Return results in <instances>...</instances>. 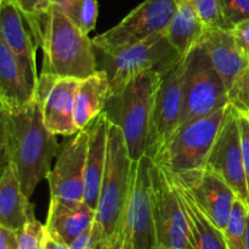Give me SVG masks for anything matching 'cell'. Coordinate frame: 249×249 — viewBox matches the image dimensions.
<instances>
[{
	"mask_svg": "<svg viewBox=\"0 0 249 249\" xmlns=\"http://www.w3.org/2000/svg\"><path fill=\"white\" fill-rule=\"evenodd\" d=\"M2 165L11 164L24 194L31 198L46 179L58 151L55 134L45 125L36 100L19 107L0 106Z\"/></svg>",
	"mask_w": 249,
	"mask_h": 249,
	"instance_id": "1",
	"label": "cell"
},
{
	"mask_svg": "<svg viewBox=\"0 0 249 249\" xmlns=\"http://www.w3.org/2000/svg\"><path fill=\"white\" fill-rule=\"evenodd\" d=\"M27 23L43 50L41 73L84 79L99 70L92 39L57 6Z\"/></svg>",
	"mask_w": 249,
	"mask_h": 249,
	"instance_id": "2",
	"label": "cell"
},
{
	"mask_svg": "<svg viewBox=\"0 0 249 249\" xmlns=\"http://www.w3.org/2000/svg\"><path fill=\"white\" fill-rule=\"evenodd\" d=\"M163 74L157 71L141 73L107 100L104 112L108 121L123 131L133 162L147 152L153 102Z\"/></svg>",
	"mask_w": 249,
	"mask_h": 249,
	"instance_id": "3",
	"label": "cell"
},
{
	"mask_svg": "<svg viewBox=\"0 0 249 249\" xmlns=\"http://www.w3.org/2000/svg\"><path fill=\"white\" fill-rule=\"evenodd\" d=\"M133 165L123 131L111 123L106 167L96 208V220L101 224L111 243L116 242L123 233Z\"/></svg>",
	"mask_w": 249,
	"mask_h": 249,
	"instance_id": "4",
	"label": "cell"
},
{
	"mask_svg": "<svg viewBox=\"0 0 249 249\" xmlns=\"http://www.w3.org/2000/svg\"><path fill=\"white\" fill-rule=\"evenodd\" d=\"M229 109L230 102L208 116L178 128L151 160L170 174L206 168L208 156L225 123Z\"/></svg>",
	"mask_w": 249,
	"mask_h": 249,
	"instance_id": "5",
	"label": "cell"
},
{
	"mask_svg": "<svg viewBox=\"0 0 249 249\" xmlns=\"http://www.w3.org/2000/svg\"><path fill=\"white\" fill-rule=\"evenodd\" d=\"M96 53H100L99 70H104L111 82V94L118 92L141 73L148 71L165 73L184 57L170 44L167 32L125 48Z\"/></svg>",
	"mask_w": 249,
	"mask_h": 249,
	"instance_id": "6",
	"label": "cell"
},
{
	"mask_svg": "<svg viewBox=\"0 0 249 249\" xmlns=\"http://www.w3.org/2000/svg\"><path fill=\"white\" fill-rule=\"evenodd\" d=\"M229 104V90L212 65L206 50L197 44L185 56L184 108L180 126L202 118Z\"/></svg>",
	"mask_w": 249,
	"mask_h": 249,
	"instance_id": "7",
	"label": "cell"
},
{
	"mask_svg": "<svg viewBox=\"0 0 249 249\" xmlns=\"http://www.w3.org/2000/svg\"><path fill=\"white\" fill-rule=\"evenodd\" d=\"M152 202L160 249H195L189 220L170 175L152 160Z\"/></svg>",
	"mask_w": 249,
	"mask_h": 249,
	"instance_id": "8",
	"label": "cell"
},
{
	"mask_svg": "<svg viewBox=\"0 0 249 249\" xmlns=\"http://www.w3.org/2000/svg\"><path fill=\"white\" fill-rule=\"evenodd\" d=\"M177 2L175 0H145L129 12L117 26L92 39L96 51H111L146 40L167 32Z\"/></svg>",
	"mask_w": 249,
	"mask_h": 249,
	"instance_id": "9",
	"label": "cell"
},
{
	"mask_svg": "<svg viewBox=\"0 0 249 249\" xmlns=\"http://www.w3.org/2000/svg\"><path fill=\"white\" fill-rule=\"evenodd\" d=\"M151 164L152 160L145 155L133 165L123 228L131 249H160L153 214Z\"/></svg>",
	"mask_w": 249,
	"mask_h": 249,
	"instance_id": "10",
	"label": "cell"
},
{
	"mask_svg": "<svg viewBox=\"0 0 249 249\" xmlns=\"http://www.w3.org/2000/svg\"><path fill=\"white\" fill-rule=\"evenodd\" d=\"M184 70L185 56L163 74L156 91L146 152L151 158L179 128L184 108Z\"/></svg>",
	"mask_w": 249,
	"mask_h": 249,
	"instance_id": "11",
	"label": "cell"
},
{
	"mask_svg": "<svg viewBox=\"0 0 249 249\" xmlns=\"http://www.w3.org/2000/svg\"><path fill=\"white\" fill-rule=\"evenodd\" d=\"M88 141L89 125L60 143L55 165L46 177L51 199L66 203L83 202Z\"/></svg>",
	"mask_w": 249,
	"mask_h": 249,
	"instance_id": "12",
	"label": "cell"
},
{
	"mask_svg": "<svg viewBox=\"0 0 249 249\" xmlns=\"http://www.w3.org/2000/svg\"><path fill=\"white\" fill-rule=\"evenodd\" d=\"M80 80L74 77L39 74L34 100L40 106L46 128L55 135L67 138L79 131L74 122V99Z\"/></svg>",
	"mask_w": 249,
	"mask_h": 249,
	"instance_id": "13",
	"label": "cell"
},
{
	"mask_svg": "<svg viewBox=\"0 0 249 249\" xmlns=\"http://www.w3.org/2000/svg\"><path fill=\"white\" fill-rule=\"evenodd\" d=\"M170 175L187 190L209 220L221 231L225 230L233 204L238 198L235 190L208 168Z\"/></svg>",
	"mask_w": 249,
	"mask_h": 249,
	"instance_id": "14",
	"label": "cell"
},
{
	"mask_svg": "<svg viewBox=\"0 0 249 249\" xmlns=\"http://www.w3.org/2000/svg\"><path fill=\"white\" fill-rule=\"evenodd\" d=\"M206 168L220 175L249 207L247 179L242 157L240 114L230 104L228 117L212 147Z\"/></svg>",
	"mask_w": 249,
	"mask_h": 249,
	"instance_id": "15",
	"label": "cell"
},
{
	"mask_svg": "<svg viewBox=\"0 0 249 249\" xmlns=\"http://www.w3.org/2000/svg\"><path fill=\"white\" fill-rule=\"evenodd\" d=\"M0 40L16 56L36 90L39 80L36 60L38 44L23 14L12 0H0Z\"/></svg>",
	"mask_w": 249,
	"mask_h": 249,
	"instance_id": "16",
	"label": "cell"
},
{
	"mask_svg": "<svg viewBox=\"0 0 249 249\" xmlns=\"http://www.w3.org/2000/svg\"><path fill=\"white\" fill-rule=\"evenodd\" d=\"M201 44L212 65L225 83L228 90L249 66V60L236 44L231 29L207 27Z\"/></svg>",
	"mask_w": 249,
	"mask_h": 249,
	"instance_id": "17",
	"label": "cell"
},
{
	"mask_svg": "<svg viewBox=\"0 0 249 249\" xmlns=\"http://www.w3.org/2000/svg\"><path fill=\"white\" fill-rule=\"evenodd\" d=\"M111 122L106 113H100L89 124L87 162H85V185L83 202L96 211L99 203L102 178L106 167L107 146Z\"/></svg>",
	"mask_w": 249,
	"mask_h": 249,
	"instance_id": "18",
	"label": "cell"
},
{
	"mask_svg": "<svg viewBox=\"0 0 249 249\" xmlns=\"http://www.w3.org/2000/svg\"><path fill=\"white\" fill-rule=\"evenodd\" d=\"M96 220V211L85 202L66 203L51 199L46 215V231L70 246Z\"/></svg>",
	"mask_w": 249,
	"mask_h": 249,
	"instance_id": "19",
	"label": "cell"
},
{
	"mask_svg": "<svg viewBox=\"0 0 249 249\" xmlns=\"http://www.w3.org/2000/svg\"><path fill=\"white\" fill-rule=\"evenodd\" d=\"M34 216V204L24 194L11 164L2 165L0 179V226L18 231Z\"/></svg>",
	"mask_w": 249,
	"mask_h": 249,
	"instance_id": "20",
	"label": "cell"
},
{
	"mask_svg": "<svg viewBox=\"0 0 249 249\" xmlns=\"http://www.w3.org/2000/svg\"><path fill=\"white\" fill-rule=\"evenodd\" d=\"M34 100V88L16 56L0 40V106L19 107Z\"/></svg>",
	"mask_w": 249,
	"mask_h": 249,
	"instance_id": "21",
	"label": "cell"
},
{
	"mask_svg": "<svg viewBox=\"0 0 249 249\" xmlns=\"http://www.w3.org/2000/svg\"><path fill=\"white\" fill-rule=\"evenodd\" d=\"M111 96V82L104 70L80 80L74 99V122L78 130L87 128L105 111Z\"/></svg>",
	"mask_w": 249,
	"mask_h": 249,
	"instance_id": "22",
	"label": "cell"
},
{
	"mask_svg": "<svg viewBox=\"0 0 249 249\" xmlns=\"http://www.w3.org/2000/svg\"><path fill=\"white\" fill-rule=\"evenodd\" d=\"M170 179L186 213L195 249H228L224 231L209 220L184 186H181L172 175Z\"/></svg>",
	"mask_w": 249,
	"mask_h": 249,
	"instance_id": "23",
	"label": "cell"
},
{
	"mask_svg": "<svg viewBox=\"0 0 249 249\" xmlns=\"http://www.w3.org/2000/svg\"><path fill=\"white\" fill-rule=\"evenodd\" d=\"M177 9L167 29L170 44L181 56H186L201 41L207 26L190 0H175Z\"/></svg>",
	"mask_w": 249,
	"mask_h": 249,
	"instance_id": "24",
	"label": "cell"
},
{
	"mask_svg": "<svg viewBox=\"0 0 249 249\" xmlns=\"http://www.w3.org/2000/svg\"><path fill=\"white\" fill-rule=\"evenodd\" d=\"M249 207L242 199H236L232 207L228 225L224 230L228 249H247L246 245V229Z\"/></svg>",
	"mask_w": 249,
	"mask_h": 249,
	"instance_id": "25",
	"label": "cell"
},
{
	"mask_svg": "<svg viewBox=\"0 0 249 249\" xmlns=\"http://www.w3.org/2000/svg\"><path fill=\"white\" fill-rule=\"evenodd\" d=\"M60 9V7H58ZM73 23L83 32L88 34L94 31L99 16V1L97 0H77L74 4L62 10Z\"/></svg>",
	"mask_w": 249,
	"mask_h": 249,
	"instance_id": "26",
	"label": "cell"
},
{
	"mask_svg": "<svg viewBox=\"0 0 249 249\" xmlns=\"http://www.w3.org/2000/svg\"><path fill=\"white\" fill-rule=\"evenodd\" d=\"M113 243L106 237L101 224L95 220L90 229L71 243L70 249H112Z\"/></svg>",
	"mask_w": 249,
	"mask_h": 249,
	"instance_id": "27",
	"label": "cell"
},
{
	"mask_svg": "<svg viewBox=\"0 0 249 249\" xmlns=\"http://www.w3.org/2000/svg\"><path fill=\"white\" fill-rule=\"evenodd\" d=\"M18 249H44L46 229L36 218L31 219L21 230L17 231Z\"/></svg>",
	"mask_w": 249,
	"mask_h": 249,
	"instance_id": "28",
	"label": "cell"
},
{
	"mask_svg": "<svg viewBox=\"0 0 249 249\" xmlns=\"http://www.w3.org/2000/svg\"><path fill=\"white\" fill-rule=\"evenodd\" d=\"M207 27L230 29L223 16L219 0H190Z\"/></svg>",
	"mask_w": 249,
	"mask_h": 249,
	"instance_id": "29",
	"label": "cell"
},
{
	"mask_svg": "<svg viewBox=\"0 0 249 249\" xmlns=\"http://www.w3.org/2000/svg\"><path fill=\"white\" fill-rule=\"evenodd\" d=\"M229 102L240 113L249 116V66L229 90Z\"/></svg>",
	"mask_w": 249,
	"mask_h": 249,
	"instance_id": "30",
	"label": "cell"
},
{
	"mask_svg": "<svg viewBox=\"0 0 249 249\" xmlns=\"http://www.w3.org/2000/svg\"><path fill=\"white\" fill-rule=\"evenodd\" d=\"M219 2L230 29L249 18V0H219Z\"/></svg>",
	"mask_w": 249,
	"mask_h": 249,
	"instance_id": "31",
	"label": "cell"
},
{
	"mask_svg": "<svg viewBox=\"0 0 249 249\" xmlns=\"http://www.w3.org/2000/svg\"><path fill=\"white\" fill-rule=\"evenodd\" d=\"M23 14L26 21L39 18L51 7V0H12Z\"/></svg>",
	"mask_w": 249,
	"mask_h": 249,
	"instance_id": "32",
	"label": "cell"
},
{
	"mask_svg": "<svg viewBox=\"0 0 249 249\" xmlns=\"http://www.w3.org/2000/svg\"><path fill=\"white\" fill-rule=\"evenodd\" d=\"M240 130H241V142H242V157L243 167H245L246 179H247L248 196H249V116L240 113Z\"/></svg>",
	"mask_w": 249,
	"mask_h": 249,
	"instance_id": "33",
	"label": "cell"
},
{
	"mask_svg": "<svg viewBox=\"0 0 249 249\" xmlns=\"http://www.w3.org/2000/svg\"><path fill=\"white\" fill-rule=\"evenodd\" d=\"M231 33L240 50L249 60V18L240 22L233 28H231Z\"/></svg>",
	"mask_w": 249,
	"mask_h": 249,
	"instance_id": "34",
	"label": "cell"
},
{
	"mask_svg": "<svg viewBox=\"0 0 249 249\" xmlns=\"http://www.w3.org/2000/svg\"><path fill=\"white\" fill-rule=\"evenodd\" d=\"M0 249H18L17 231L0 226Z\"/></svg>",
	"mask_w": 249,
	"mask_h": 249,
	"instance_id": "35",
	"label": "cell"
},
{
	"mask_svg": "<svg viewBox=\"0 0 249 249\" xmlns=\"http://www.w3.org/2000/svg\"><path fill=\"white\" fill-rule=\"evenodd\" d=\"M44 249H70V246H67L65 242H62L61 240H58V238L51 236L50 233L46 231L45 242H44Z\"/></svg>",
	"mask_w": 249,
	"mask_h": 249,
	"instance_id": "36",
	"label": "cell"
},
{
	"mask_svg": "<svg viewBox=\"0 0 249 249\" xmlns=\"http://www.w3.org/2000/svg\"><path fill=\"white\" fill-rule=\"evenodd\" d=\"M129 247H130V245H129V241H128V238H126L125 232H124V230H123V233H122L121 237H119L118 240L113 243L112 249H129Z\"/></svg>",
	"mask_w": 249,
	"mask_h": 249,
	"instance_id": "37",
	"label": "cell"
},
{
	"mask_svg": "<svg viewBox=\"0 0 249 249\" xmlns=\"http://www.w3.org/2000/svg\"><path fill=\"white\" fill-rule=\"evenodd\" d=\"M75 1H77V0H51V5H53V6L60 7L61 10H65L67 9L68 6H71L72 4H74Z\"/></svg>",
	"mask_w": 249,
	"mask_h": 249,
	"instance_id": "38",
	"label": "cell"
},
{
	"mask_svg": "<svg viewBox=\"0 0 249 249\" xmlns=\"http://www.w3.org/2000/svg\"><path fill=\"white\" fill-rule=\"evenodd\" d=\"M246 245H247V249H249V209L247 214V229H246Z\"/></svg>",
	"mask_w": 249,
	"mask_h": 249,
	"instance_id": "39",
	"label": "cell"
},
{
	"mask_svg": "<svg viewBox=\"0 0 249 249\" xmlns=\"http://www.w3.org/2000/svg\"><path fill=\"white\" fill-rule=\"evenodd\" d=\"M129 245H130V243H129ZM129 249H131V246H130V247H129Z\"/></svg>",
	"mask_w": 249,
	"mask_h": 249,
	"instance_id": "40",
	"label": "cell"
}]
</instances>
